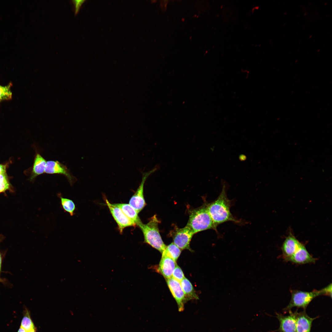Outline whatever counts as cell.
Segmentation results:
<instances>
[{"label":"cell","instance_id":"obj_25","mask_svg":"<svg viewBox=\"0 0 332 332\" xmlns=\"http://www.w3.org/2000/svg\"><path fill=\"white\" fill-rule=\"evenodd\" d=\"M323 295H326L331 297L332 296V284L330 283L328 286L322 289Z\"/></svg>","mask_w":332,"mask_h":332},{"label":"cell","instance_id":"obj_9","mask_svg":"<svg viewBox=\"0 0 332 332\" xmlns=\"http://www.w3.org/2000/svg\"><path fill=\"white\" fill-rule=\"evenodd\" d=\"M167 282L170 290L177 302L179 311L180 312L183 311L184 309V303L187 301L180 283L172 277L167 279Z\"/></svg>","mask_w":332,"mask_h":332},{"label":"cell","instance_id":"obj_22","mask_svg":"<svg viewBox=\"0 0 332 332\" xmlns=\"http://www.w3.org/2000/svg\"><path fill=\"white\" fill-rule=\"evenodd\" d=\"M12 84L10 82L5 86L0 85V102L4 101L10 100L12 98V93L10 88Z\"/></svg>","mask_w":332,"mask_h":332},{"label":"cell","instance_id":"obj_6","mask_svg":"<svg viewBox=\"0 0 332 332\" xmlns=\"http://www.w3.org/2000/svg\"><path fill=\"white\" fill-rule=\"evenodd\" d=\"M171 234L173 243L180 249H190V242L194 234L188 227H176L172 231Z\"/></svg>","mask_w":332,"mask_h":332},{"label":"cell","instance_id":"obj_12","mask_svg":"<svg viewBox=\"0 0 332 332\" xmlns=\"http://www.w3.org/2000/svg\"><path fill=\"white\" fill-rule=\"evenodd\" d=\"M317 318H312L309 317L305 310L299 313L297 312L296 332H310L312 322Z\"/></svg>","mask_w":332,"mask_h":332},{"label":"cell","instance_id":"obj_21","mask_svg":"<svg viewBox=\"0 0 332 332\" xmlns=\"http://www.w3.org/2000/svg\"><path fill=\"white\" fill-rule=\"evenodd\" d=\"M12 191L11 184L6 173L0 174V193L7 191Z\"/></svg>","mask_w":332,"mask_h":332},{"label":"cell","instance_id":"obj_5","mask_svg":"<svg viewBox=\"0 0 332 332\" xmlns=\"http://www.w3.org/2000/svg\"><path fill=\"white\" fill-rule=\"evenodd\" d=\"M157 167L146 172H142V180L139 187L129 201V204L138 212L139 213L144 207L146 203L144 196V183L148 176L156 171Z\"/></svg>","mask_w":332,"mask_h":332},{"label":"cell","instance_id":"obj_18","mask_svg":"<svg viewBox=\"0 0 332 332\" xmlns=\"http://www.w3.org/2000/svg\"><path fill=\"white\" fill-rule=\"evenodd\" d=\"M23 314L20 327L24 329L27 332L30 330H36V328L31 318L30 312L26 308H25L24 310Z\"/></svg>","mask_w":332,"mask_h":332},{"label":"cell","instance_id":"obj_17","mask_svg":"<svg viewBox=\"0 0 332 332\" xmlns=\"http://www.w3.org/2000/svg\"><path fill=\"white\" fill-rule=\"evenodd\" d=\"M180 283L187 301L199 299L192 285L188 279L184 277Z\"/></svg>","mask_w":332,"mask_h":332},{"label":"cell","instance_id":"obj_28","mask_svg":"<svg viewBox=\"0 0 332 332\" xmlns=\"http://www.w3.org/2000/svg\"><path fill=\"white\" fill-rule=\"evenodd\" d=\"M1 238H0V242L1 241ZM1 263H2V259H1V255H0V273L1 270Z\"/></svg>","mask_w":332,"mask_h":332},{"label":"cell","instance_id":"obj_10","mask_svg":"<svg viewBox=\"0 0 332 332\" xmlns=\"http://www.w3.org/2000/svg\"><path fill=\"white\" fill-rule=\"evenodd\" d=\"M289 315H284L276 313L279 323V332H296V317L297 311L293 313L289 311Z\"/></svg>","mask_w":332,"mask_h":332},{"label":"cell","instance_id":"obj_20","mask_svg":"<svg viewBox=\"0 0 332 332\" xmlns=\"http://www.w3.org/2000/svg\"><path fill=\"white\" fill-rule=\"evenodd\" d=\"M58 195L61 200V206L64 211L68 213L71 216L73 215L76 209V205L73 201L71 200L63 197L59 194Z\"/></svg>","mask_w":332,"mask_h":332},{"label":"cell","instance_id":"obj_15","mask_svg":"<svg viewBox=\"0 0 332 332\" xmlns=\"http://www.w3.org/2000/svg\"><path fill=\"white\" fill-rule=\"evenodd\" d=\"M47 161L40 154L36 153L30 180L32 181L38 176L45 173Z\"/></svg>","mask_w":332,"mask_h":332},{"label":"cell","instance_id":"obj_8","mask_svg":"<svg viewBox=\"0 0 332 332\" xmlns=\"http://www.w3.org/2000/svg\"><path fill=\"white\" fill-rule=\"evenodd\" d=\"M45 173L48 174H59L65 176L72 185L77 179L71 173L67 166L58 161H47Z\"/></svg>","mask_w":332,"mask_h":332},{"label":"cell","instance_id":"obj_16","mask_svg":"<svg viewBox=\"0 0 332 332\" xmlns=\"http://www.w3.org/2000/svg\"><path fill=\"white\" fill-rule=\"evenodd\" d=\"M114 204L119 208L124 214L129 219L134 222L136 226L141 221L138 215V213L129 204L117 203Z\"/></svg>","mask_w":332,"mask_h":332},{"label":"cell","instance_id":"obj_4","mask_svg":"<svg viewBox=\"0 0 332 332\" xmlns=\"http://www.w3.org/2000/svg\"><path fill=\"white\" fill-rule=\"evenodd\" d=\"M291 298L287 306L284 309L285 312L289 311L293 307L302 308L304 310L314 298L323 295L322 290L306 292L298 290L291 291Z\"/></svg>","mask_w":332,"mask_h":332},{"label":"cell","instance_id":"obj_27","mask_svg":"<svg viewBox=\"0 0 332 332\" xmlns=\"http://www.w3.org/2000/svg\"><path fill=\"white\" fill-rule=\"evenodd\" d=\"M18 332H27L25 330H24V329H23V328H22L21 327H20L19 328V329H18Z\"/></svg>","mask_w":332,"mask_h":332},{"label":"cell","instance_id":"obj_13","mask_svg":"<svg viewBox=\"0 0 332 332\" xmlns=\"http://www.w3.org/2000/svg\"><path fill=\"white\" fill-rule=\"evenodd\" d=\"M302 244L294 236L290 235L287 236L282 247L283 257L285 260L294 253Z\"/></svg>","mask_w":332,"mask_h":332},{"label":"cell","instance_id":"obj_11","mask_svg":"<svg viewBox=\"0 0 332 332\" xmlns=\"http://www.w3.org/2000/svg\"><path fill=\"white\" fill-rule=\"evenodd\" d=\"M286 260L295 263L304 264L314 263L316 259L309 254L305 246L302 244L294 253Z\"/></svg>","mask_w":332,"mask_h":332},{"label":"cell","instance_id":"obj_23","mask_svg":"<svg viewBox=\"0 0 332 332\" xmlns=\"http://www.w3.org/2000/svg\"><path fill=\"white\" fill-rule=\"evenodd\" d=\"M172 277L179 282H180L185 277L182 271L177 265H176L174 270Z\"/></svg>","mask_w":332,"mask_h":332},{"label":"cell","instance_id":"obj_2","mask_svg":"<svg viewBox=\"0 0 332 332\" xmlns=\"http://www.w3.org/2000/svg\"><path fill=\"white\" fill-rule=\"evenodd\" d=\"M160 221L156 215L152 216L146 224L141 221L137 226L141 230L144 236V242L162 253L166 246L163 242L158 228Z\"/></svg>","mask_w":332,"mask_h":332},{"label":"cell","instance_id":"obj_26","mask_svg":"<svg viewBox=\"0 0 332 332\" xmlns=\"http://www.w3.org/2000/svg\"><path fill=\"white\" fill-rule=\"evenodd\" d=\"M7 164H0V174L6 173V170L7 167Z\"/></svg>","mask_w":332,"mask_h":332},{"label":"cell","instance_id":"obj_3","mask_svg":"<svg viewBox=\"0 0 332 332\" xmlns=\"http://www.w3.org/2000/svg\"><path fill=\"white\" fill-rule=\"evenodd\" d=\"M194 234L206 230L213 229L217 232L208 211L207 204L190 211L187 225Z\"/></svg>","mask_w":332,"mask_h":332},{"label":"cell","instance_id":"obj_19","mask_svg":"<svg viewBox=\"0 0 332 332\" xmlns=\"http://www.w3.org/2000/svg\"><path fill=\"white\" fill-rule=\"evenodd\" d=\"M181 252V249L176 245L172 243L166 246L162 253V255L168 256L176 261Z\"/></svg>","mask_w":332,"mask_h":332},{"label":"cell","instance_id":"obj_1","mask_svg":"<svg viewBox=\"0 0 332 332\" xmlns=\"http://www.w3.org/2000/svg\"><path fill=\"white\" fill-rule=\"evenodd\" d=\"M231 202L227 198L225 187L223 186L222 191L217 199L207 204L208 211L215 227L227 221L239 223L240 221L235 218L230 211Z\"/></svg>","mask_w":332,"mask_h":332},{"label":"cell","instance_id":"obj_7","mask_svg":"<svg viewBox=\"0 0 332 332\" xmlns=\"http://www.w3.org/2000/svg\"><path fill=\"white\" fill-rule=\"evenodd\" d=\"M105 202L111 215L117 224L118 230L121 234L122 233L124 228L136 226L134 222L124 214L119 208L114 204L110 203L107 199H105Z\"/></svg>","mask_w":332,"mask_h":332},{"label":"cell","instance_id":"obj_24","mask_svg":"<svg viewBox=\"0 0 332 332\" xmlns=\"http://www.w3.org/2000/svg\"><path fill=\"white\" fill-rule=\"evenodd\" d=\"M85 0H73V3L74 5L75 14H77L78 12L82 5Z\"/></svg>","mask_w":332,"mask_h":332},{"label":"cell","instance_id":"obj_29","mask_svg":"<svg viewBox=\"0 0 332 332\" xmlns=\"http://www.w3.org/2000/svg\"><path fill=\"white\" fill-rule=\"evenodd\" d=\"M36 330H30V331H28V332H36Z\"/></svg>","mask_w":332,"mask_h":332},{"label":"cell","instance_id":"obj_14","mask_svg":"<svg viewBox=\"0 0 332 332\" xmlns=\"http://www.w3.org/2000/svg\"><path fill=\"white\" fill-rule=\"evenodd\" d=\"M177 265L176 261L170 257L162 255L158 267V271L167 279L172 277L174 270Z\"/></svg>","mask_w":332,"mask_h":332}]
</instances>
